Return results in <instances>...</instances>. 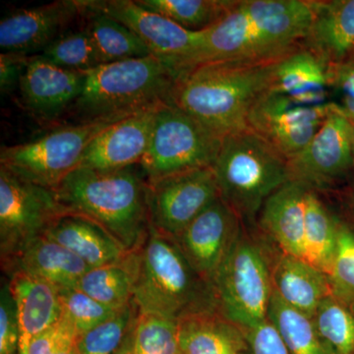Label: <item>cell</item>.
Returning <instances> with one entry per match:
<instances>
[{
	"label": "cell",
	"instance_id": "cell-1",
	"mask_svg": "<svg viewBox=\"0 0 354 354\" xmlns=\"http://www.w3.org/2000/svg\"><path fill=\"white\" fill-rule=\"evenodd\" d=\"M313 17V1H234L216 24L205 30L199 50L184 71L206 62L286 57L304 48Z\"/></svg>",
	"mask_w": 354,
	"mask_h": 354
},
{
	"label": "cell",
	"instance_id": "cell-2",
	"mask_svg": "<svg viewBox=\"0 0 354 354\" xmlns=\"http://www.w3.org/2000/svg\"><path fill=\"white\" fill-rule=\"evenodd\" d=\"M283 57L198 64L179 75L171 104L225 138L248 128L249 114L271 90Z\"/></svg>",
	"mask_w": 354,
	"mask_h": 354
},
{
	"label": "cell",
	"instance_id": "cell-3",
	"mask_svg": "<svg viewBox=\"0 0 354 354\" xmlns=\"http://www.w3.org/2000/svg\"><path fill=\"white\" fill-rule=\"evenodd\" d=\"M148 187L137 165L113 171L78 167L53 191L67 212L97 221L125 250L134 252L150 232Z\"/></svg>",
	"mask_w": 354,
	"mask_h": 354
},
{
	"label": "cell",
	"instance_id": "cell-4",
	"mask_svg": "<svg viewBox=\"0 0 354 354\" xmlns=\"http://www.w3.org/2000/svg\"><path fill=\"white\" fill-rule=\"evenodd\" d=\"M131 259L133 301L139 313L177 323L188 317L215 313L213 285L195 271L174 239L151 227Z\"/></svg>",
	"mask_w": 354,
	"mask_h": 354
},
{
	"label": "cell",
	"instance_id": "cell-5",
	"mask_svg": "<svg viewBox=\"0 0 354 354\" xmlns=\"http://www.w3.org/2000/svg\"><path fill=\"white\" fill-rule=\"evenodd\" d=\"M82 74V91L71 109L79 122H90L118 121L171 104L180 72L150 55L102 64Z\"/></svg>",
	"mask_w": 354,
	"mask_h": 354
},
{
	"label": "cell",
	"instance_id": "cell-6",
	"mask_svg": "<svg viewBox=\"0 0 354 354\" xmlns=\"http://www.w3.org/2000/svg\"><path fill=\"white\" fill-rule=\"evenodd\" d=\"M213 171L221 199L239 216L255 215L291 180L288 158L250 128L223 139Z\"/></svg>",
	"mask_w": 354,
	"mask_h": 354
},
{
	"label": "cell",
	"instance_id": "cell-7",
	"mask_svg": "<svg viewBox=\"0 0 354 354\" xmlns=\"http://www.w3.org/2000/svg\"><path fill=\"white\" fill-rule=\"evenodd\" d=\"M223 139L176 104H164L156 113L150 144L140 167L149 183L213 167Z\"/></svg>",
	"mask_w": 354,
	"mask_h": 354
},
{
	"label": "cell",
	"instance_id": "cell-8",
	"mask_svg": "<svg viewBox=\"0 0 354 354\" xmlns=\"http://www.w3.org/2000/svg\"><path fill=\"white\" fill-rule=\"evenodd\" d=\"M114 122H78L19 145L2 147L0 167L25 180L55 190L80 167L91 142Z\"/></svg>",
	"mask_w": 354,
	"mask_h": 354
},
{
	"label": "cell",
	"instance_id": "cell-9",
	"mask_svg": "<svg viewBox=\"0 0 354 354\" xmlns=\"http://www.w3.org/2000/svg\"><path fill=\"white\" fill-rule=\"evenodd\" d=\"M213 286L216 306L230 322L249 329L266 320L272 292L269 270L260 249L241 235L218 268Z\"/></svg>",
	"mask_w": 354,
	"mask_h": 354
},
{
	"label": "cell",
	"instance_id": "cell-10",
	"mask_svg": "<svg viewBox=\"0 0 354 354\" xmlns=\"http://www.w3.org/2000/svg\"><path fill=\"white\" fill-rule=\"evenodd\" d=\"M67 209L55 191L25 180L0 167V256L15 255L27 242L44 235Z\"/></svg>",
	"mask_w": 354,
	"mask_h": 354
},
{
	"label": "cell",
	"instance_id": "cell-11",
	"mask_svg": "<svg viewBox=\"0 0 354 354\" xmlns=\"http://www.w3.org/2000/svg\"><path fill=\"white\" fill-rule=\"evenodd\" d=\"M218 198L213 167L183 172L149 183L151 227L176 239Z\"/></svg>",
	"mask_w": 354,
	"mask_h": 354
},
{
	"label": "cell",
	"instance_id": "cell-12",
	"mask_svg": "<svg viewBox=\"0 0 354 354\" xmlns=\"http://www.w3.org/2000/svg\"><path fill=\"white\" fill-rule=\"evenodd\" d=\"M334 104L299 106L269 91L256 102L247 123L288 160L308 146Z\"/></svg>",
	"mask_w": 354,
	"mask_h": 354
},
{
	"label": "cell",
	"instance_id": "cell-13",
	"mask_svg": "<svg viewBox=\"0 0 354 354\" xmlns=\"http://www.w3.org/2000/svg\"><path fill=\"white\" fill-rule=\"evenodd\" d=\"M91 6L127 26L153 55L174 65L180 73L199 50L204 31L184 29L174 21L140 6L137 0H88Z\"/></svg>",
	"mask_w": 354,
	"mask_h": 354
},
{
	"label": "cell",
	"instance_id": "cell-14",
	"mask_svg": "<svg viewBox=\"0 0 354 354\" xmlns=\"http://www.w3.org/2000/svg\"><path fill=\"white\" fill-rule=\"evenodd\" d=\"M83 0H57L34 8L20 9L0 22L2 53L29 57L41 53L82 16Z\"/></svg>",
	"mask_w": 354,
	"mask_h": 354
},
{
	"label": "cell",
	"instance_id": "cell-15",
	"mask_svg": "<svg viewBox=\"0 0 354 354\" xmlns=\"http://www.w3.org/2000/svg\"><path fill=\"white\" fill-rule=\"evenodd\" d=\"M239 234V216L218 198L174 241L195 271L213 285L218 268Z\"/></svg>",
	"mask_w": 354,
	"mask_h": 354
},
{
	"label": "cell",
	"instance_id": "cell-16",
	"mask_svg": "<svg viewBox=\"0 0 354 354\" xmlns=\"http://www.w3.org/2000/svg\"><path fill=\"white\" fill-rule=\"evenodd\" d=\"M351 132V121L334 104L308 146L288 160L291 180L325 183L346 171L353 160Z\"/></svg>",
	"mask_w": 354,
	"mask_h": 354
},
{
	"label": "cell",
	"instance_id": "cell-17",
	"mask_svg": "<svg viewBox=\"0 0 354 354\" xmlns=\"http://www.w3.org/2000/svg\"><path fill=\"white\" fill-rule=\"evenodd\" d=\"M160 106L109 125L91 142L79 167L113 171L141 164L148 151L156 113Z\"/></svg>",
	"mask_w": 354,
	"mask_h": 354
},
{
	"label": "cell",
	"instance_id": "cell-18",
	"mask_svg": "<svg viewBox=\"0 0 354 354\" xmlns=\"http://www.w3.org/2000/svg\"><path fill=\"white\" fill-rule=\"evenodd\" d=\"M82 72L62 68L48 60L28 57L19 88L26 106L46 120L59 118L72 108L83 87Z\"/></svg>",
	"mask_w": 354,
	"mask_h": 354
},
{
	"label": "cell",
	"instance_id": "cell-19",
	"mask_svg": "<svg viewBox=\"0 0 354 354\" xmlns=\"http://www.w3.org/2000/svg\"><path fill=\"white\" fill-rule=\"evenodd\" d=\"M6 277L17 307L19 354H27L32 339L62 319L59 292L57 286L25 272H9Z\"/></svg>",
	"mask_w": 354,
	"mask_h": 354
},
{
	"label": "cell",
	"instance_id": "cell-20",
	"mask_svg": "<svg viewBox=\"0 0 354 354\" xmlns=\"http://www.w3.org/2000/svg\"><path fill=\"white\" fill-rule=\"evenodd\" d=\"M44 235L75 254L91 269L118 264L131 253L97 221L72 212L58 216Z\"/></svg>",
	"mask_w": 354,
	"mask_h": 354
},
{
	"label": "cell",
	"instance_id": "cell-21",
	"mask_svg": "<svg viewBox=\"0 0 354 354\" xmlns=\"http://www.w3.org/2000/svg\"><path fill=\"white\" fill-rule=\"evenodd\" d=\"M314 17L304 48L328 67L351 59L354 53V0L313 1Z\"/></svg>",
	"mask_w": 354,
	"mask_h": 354
},
{
	"label": "cell",
	"instance_id": "cell-22",
	"mask_svg": "<svg viewBox=\"0 0 354 354\" xmlns=\"http://www.w3.org/2000/svg\"><path fill=\"white\" fill-rule=\"evenodd\" d=\"M4 274L22 271L57 288H74L91 269L78 256L46 235L25 244L15 255L1 261Z\"/></svg>",
	"mask_w": 354,
	"mask_h": 354
},
{
	"label": "cell",
	"instance_id": "cell-23",
	"mask_svg": "<svg viewBox=\"0 0 354 354\" xmlns=\"http://www.w3.org/2000/svg\"><path fill=\"white\" fill-rule=\"evenodd\" d=\"M309 187L290 180L263 205L262 225L286 255L304 260L306 196Z\"/></svg>",
	"mask_w": 354,
	"mask_h": 354
},
{
	"label": "cell",
	"instance_id": "cell-24",
	"mask_svg": "<svg viewBox=\"0 0 354 354\" xmlns=\"http://www.w3.org/2000/svg\"><path fill=\"white\" fill-rule=\"evenodd\" d=\"M328 85L327 65L304 46L279 62L270 91L299 106H316L327 104Z\"/></svg>",
	"mask_w": 354,
	"mask_h": 354
},
{
	"label": "cell",
	"instance_id": "cell-25",
	"mask_svg": "<svg viewBox=\"0 0 354 354\" xmlns=\"http://www.w3.org/2000/svg\"><path fill=\"white\" fill-rule=\"evenodd\" d=\"M274 290L286 304L313 319L328 297L326 274L299 258L285 255L274 272Z\"/></svg>",
	"mask_w": 354,
	"mask_h": 354
},
{
	"label": "cell",
	"instance_id": "cell-26",
	"mask_svg": "<svg viewBox=\"0 0 354 354\" xmlns=\"http://www.w3.org/2000/svg\"><path fill=\"white\" fill-rule=\"evenodd\" d=\"M83 27L87 30L102 64L153 55L144 41L127 26L83 0Z\"/></svg>",
	"mask_w": 354,
	"mask_h": 354
},
{
	"label": "cell",
	"instance_id": "cell-27",
	"mask_svg": "<svg viewBox=\"0 0 354 354\" xmlns=\"http://www.w3.org/2000/svg\"><path fill=\"white\" fill-rule=\"evenodd\" d=\"M183 354H241V333L215 313L199 314L178 322Z\"/></svg>",
	"mask_w": 354,
	"mask_h": 354
},
{
	"label": "cell",
	"instance_id": "cell-28",
	"mask_svg": "<svg viewBox=\"0 0 354 354\" xmlns=\"http://www.w3.org/2000/svg\"><path fill=\"white\" fill-rule=\"evenodd\" d=\"M337 228V225L322 203L309 190L306 196L304 260L326 276H330L332 272Z\"/></svg>",
	"mask_w": 354,
	"mask_h": 354
},
{
	"label": "cell",
	"instance_id": "cell-29",
	"mask_svg": "<svg viewBox=\"0 0 354 354\" xmlns=\"http://www.w3.org/2000/svg\"><path fill=\"white\" fill-rule=\"evenodd\" d=\"M131 255L132 252L118 264L88 270L74 288L109 308H123L133 301L134 272Z\"/></svg>",
	"mask_w": 354,
	"mask_h": 354
},
{
	"label": "cell",
	"instance_id": "cell-30",
	"mask_svg": "<svg viewBox=\"0 0 354 354\" xmlns=\"http://www.w3.org/2000/svg\"><path fill=\"white\" fill-rule=\"evenodd\" d=\"M268 318L279 330L290 354H328L312 318L286 304L274 290Z\"/></svg>",
	"mask_w": 354,
	"mask_h": 354
},
{
	"label": "cell",
	"instance_id": "cell-31",
	"mask_svg": "<svg viewBox=\"0 0 354 354\" xmlns=\"http://www.w3.org/2000/svg\"><path fill=\"white\" fill-rule=\"evenodd\" d=\"M235 0H137L149 10L193 32L208 30L227 13Z\"/></svg>",
	"mask_w": 354,
	"mask_h": 354
},
{
	"label": "cell",
	"instance_id": "cell-32",
	"mask_svg": "<svg viewBox=\"0 0 354 354\" xmlns=\"http://www.w3.org/2000/svg\"><path fill=\"white\" fill-rule=\"evenodd\" d=\"M36 55L73 71H87L102 64L94 41L84 27L77 31L64 32Z\"/></svg>",
	"mask_w": 354,
	"mask_h": 354
},
{
	"label": "cell",
	"instance_id": "cell-33",
	"mask_svg": "<svg viewBox=\"0 0 354 354\" xmlns=\"http://www.w3.org/2000/svg\"><path fill=\"white\" fill-rule=\"evenodd\" d=\"M319 337L328 354L354 353V317L327 297L313 317Z\"/></svg>",
	"mask_w": 354,
	"mask_h": 354
},
{
	"label": "cell",
	"instance_id": "cell-34",
	"mask_svg": "<svg viewBox=\"0 0 354 354\" xmlns=\"http://www.w3.org/2000/svg\"><path fill=\"white\" fill-rule=\"evenodd\" d=\"M133 354H183L178 323L155 314L139 313L133 327Z\"/></svg>",
	"mask_w": 354,
	"mask_h": 354
},
{
	"label": "cell",
	"instance_id": "cell-35",
	"mask_svg": "<svg viewBox=\"0 0 354 354\" xmlns=\"http://www.w3.org/2000/svg\"><path fill=\"white\" fill-rule=\"evenodd\" d=\"M139 315L134 301L111 318L78 337L77 354H113L122 344Z\"/></svg>",
	"mask_w": 354,
	"mask_h": 354
},
{
	"label": "cell",
	"instance_id": "cell-36",
	"mask_svg": "<svg viewBox=\"0 0 354 354\" xmlns=\"http://www.w3.org/2000/svg\"><path fill=\"white\" fill-rule=\"evenodd\" d=\"M62 317H64L79 337L108 321L118 311L100 304L76 288H58Z\"/></svg>",
	"mask_w": 354,
	"mask_h": 354
},
{
	"label": "cell",
	"instance_id": "cell-37",
	"mask_svg": "<svg viewBox=\"0 0 354 354\" xmlns=\"http://www.w3.org/2000/svg\"><path fill=\"white\" fill-rule=\"evenodd\" d=\"M78 337L71 324L62 317L53 327L32 339L27 354H77Z\"/></svg>",
	"mask_w": 354,
	"mask_h": 354
},
{
	"label": "cell",
	"instance_id": "cell-38",
	"mask_svg": "<svg viewBox=\"0 0 354 354\" xmlns=\"http://www.w3.org/2000/svg\"><path fill=\"white\" fill-rule=\"evenodd\" d=\"M19 344L17 307L6 277L0 288V354H19Z\"/></svg>",
	"mask_w": 354,
	"mask_h": 354
},
{
	"label": "cell",
	"instance_id": "cell-39",
	"mask_svg": "<svg viewBox=\"0 0 354 354\" xmlns=\"http://www.w3.org/2000/svg\"><path fill=\"white\" fill-rule=\"evenodd\" d=\"M341 288L354 292V234L337 225V246L330 276Z\"/></svg>",
	"mask_w": 354,
	"mask_h": 354
},
{
	"label": "cell",
	"instance_id": "cell-40",
	"mask_svg": "<svg viewBox=\"0 0 354 354\" xmlns=\"http://www.w3.org/2000/svg\"><path fill=\"white\" fill-rule=\"evenodd\" d=\"M329 84H333L341 95L339 106L351 122L354 121V58L344 64L328 67Z\"/></svg>",
	"mask_w": 354,
	"mask_h": 354
},
{
	"label": "cell",
	"instance_id": "cell-41",
	"mask_svg": "<svg viewBox=\"0 0 354 354\" xmlns=\"http://www.w3.org/2000/svg\"><path fill=\"white\" fill-rule=\"evenodd\" d=\"M247 339L252 354H290L271 321L265 320L249 328Z\"/></svg>",
	"mask_w": 354,
	"mask_h": 354
},
{
	"label": "cell",
	"instance_id": "cell-42",
	"mask_svg": "<svg viewBox=\"0 0 354 354\" xmlns=\"http://www.w3.org/2000/svg\"><path fill=\"white\" fill-rule=\"evenodd\" d=\"M28 57L14 53H1L0 55V87L2 94L10 92L19 86L21 75Z\"/></svg>",
	"mask_w": 354,
	"mask_h": 354
},
{
	"label": "cell",
	"instance_id": "cell-43",
	"mask_svg": "<svg viewBox=\"0 0 354 354\" xmlns=\"http://www.w3.org/2000/svg\"><path fill=\"white\" fill-rule=\"evenodd\" d=\"M134 324H133L131 329L129 330L127 335H125L124 339H123L122 344H120V348L116 349L113 354H133L132 337Z\"/></svg>",
	"mask_w": 354,
	"mask_h": 354
},
{
	"label": "cell",
	"instance_id": "cell-44",
	"mask_svg": "<svg viewBox=\"0 0 354 354\" xmlns=\"http://www.w3.org/2000/svg\"><path fill=\"white\" fill-rule=\"evenodd\" d=\"M353 124V132H351V148H353V158L354 162V121L351 122Z\"/></svg>",
	"mask_w": 354,
	"mask_h": 354
}]
</instances>
